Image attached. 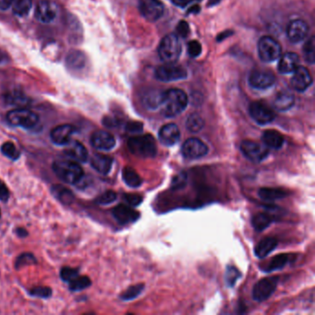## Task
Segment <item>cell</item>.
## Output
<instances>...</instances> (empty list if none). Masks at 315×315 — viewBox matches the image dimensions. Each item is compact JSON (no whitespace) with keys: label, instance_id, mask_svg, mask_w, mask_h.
<instances>
[{"label":"cell","instance_id":"1","mask_svg":"<svg viewBox=\"0 0 315 315\" xmlns=\"http://www.w3.org/2000/svg\"><path fill=\"white\" fill-rule=\"evenodd\" d=\"M189 103L188 96L182 90L170 89L162 93L160 106L166 118H174L182 113Z\"/></svg>","mask_w":315,"mask_h":315},{"label":"cell","instance_id":"2","mask_svg":"<svg viewBox=\"0 0 315 315\" xmlns=\"http://www.w3.org/2000/svg\"><path fill=\"white\" fill-rule=\"evenodd\" d=\"M52 167L57 177L66 183H78L84 174L81 166L73 160H57Z\"/></svg>","mask_w":315,"mask_h":315},{"label":"cell","instance_id":"3","mask_svg":"<svg viewBox=\"0 0 315 315\" xmlns=\"http://www.w3.org/2000/svg\"><path fill=\"white\" fill-rule=\"evenodd\" d=\"M128 147L133 155L141 158H153L158 153L157 141L151 134L134 136L128 140Z\"/></svg>","mask_w":315,"mask_h":315},{"label":"cell","instance_id":"4","mask_svg":"<svg viewBox=\"0 0 315 315\" xmlns=\"http://www.w3.org/2000/svg\"><path fill=\"white\" fill-rule=\"evenodd\" d=\"M181 54V43L177 35H166L158 46L159 58L165 63H176Z\"/></svg>","mask_w":315,"mask_h":315},{"label":"cell","instance_id":"5","mask_svg":"<svg viewBox=\"0 0 315 315\" xmlns=\"http://www.w3.org/2000/svg\"><path fill=\"white\" fill-rule=\"evenodd\" d=\"M7 119L11 125L23 129H32L38 123L39 118L35 112L26 108H16L9 111Z\"/></svg>","mask_w":315,"mask_h":315},{"label":"cell","instance_id":"6","mask_svg":"<svg viewBox=\"0 0 315 315\" xmlns=\"http://www.w3.org/2000/svg\"><path fill=\"white\" fill-rule=\"evenodd\" d=\"M279 43L270 36H263L258 43V54L263 62H273L281 57Z\"/></svg>","mask_w":315,"mask_h":315},{"label":"cell","instance_id":"7","mask_svg":"<svg viewBox=\"0 0 315 315\" xmlns=\"http://www.w3.org/2000/svg\"><path fill=\"white\" fill-rule=\"evenodd\" d=\"M155 75L158 80L169 82L186 79L188 73L187 70L181 66L175 65V63H166L165 65L158 67Z\"/></svg>","mask_w":315,"mask_h":315},{"label":"cell","instance_id":"8","mask_svg":"<svg viewBox=\"0 0 315 315\" xmlns=\"http://www.w3.org/2000/svg\"><path fill=\"white\" fill-rule=\"evenodd\" d=\"M278 280L279 279L277 276H272L258 281L254 285L253 289V298L254 300L262 302L270 298L277 288Z\"/></svg>","mask_w":315,"mask_h":315},{"label":"cell","instance_id":"9","mask_svg":"<svg viewBox=\"0 0 315 315\" xmlns=\"http://www.w3.org/2000/svg\"><path fill=\"white\" fill-rule=\"evenodd\" d=\"M240 150L246 158L253 162H262L269 156V149L254 140H245L240 143Z\"/></svg>","mask_w":315,"mask_h":315},{"label":"cell","instance_id":"10","mask_svg":"<svg viewBox=\"0 0 315 315\" xmlns=\"http://www.w3.org/2000/svg\"><path fill=\"white\" fill-rule=\"evenodd\" d=\"M139 10L148 21H157L164 14V5L159 0H140Z\"/></svg>","mask_w":315,"mask_h":315},{"label":"cell","instance_id":"11","mask_svg":"<svg viewBox=\"0 0 315 315\" xmlns=\"http://www.w3.org/2000/svg\"><path fill=\"white\" fill-rule=\"evenodd\" d=\"M248 80L252 87L265 90L275 84L276 76L270 70H254L250 73Z\"/></svg>","mask_w":315,"mask_h":315},{"label":"cell","instance_id":"12","mask_svg":"<svg viewBox=\"0 0 315 315\" xmlns=\"http://www.w3.org/2000/svg\"><path fill=\"white\" fill-rule=\"evenodd\" d=\"M249 113L254 121L259 125L269 124L276 118V114L273 109L262 102H254L250 105Z\"/></svg>","mask_w":315,"mask_h":315},{"label":"cell","instance_id":"13","mask_svg":"<svg viewBox=\"0 0 315 315\" xmlns=\"http://www.w3.org/2000/svg\"><path fill=\"white\" fill-rule=\"evenodd\" d=\"M208 146L198 138H191L186 140L181 148L184 158L188 159L203 158L208 154Z\"/></svg>","mask_w":315,"mask_h":315},{"label":"cell","instance_id":"14","mask_svg":"<svg viewBox=\"0 0 315 315\" xmlns=\"http://www.w3.org/2000/svg\"><path fill=\"white\" fill-rule=\"evenodd\" d=\"M59 9L55 3L48 0H42L35 9V17L42 23H51L58 16Z\"/></svg>","mask_w":315,"mask_h":315},{"label":"cell","instance_id":"15","mask_svg":"<svg viewBox=\"0 0 315 315\" xmlns=\"http://www.w3.org/2000/svg\"><path fill=\"white\" fill-rule=\"evenodd\" d=\"M64 149V154L68 158L79 163L87 162L89 155L86 147L79 140H70Z\"/></svg>","mask_w":315,"mask_h":315},{"label":"cell","instance_id":"16","mask_svg":"<svg viewBox=\"0 0 315 315\" xmlns=\"http://www.w3.org/2000/svg\"><path fill=\"white\" fill-rule=\"evenodd\" d=\"M291 85L298 92H304L313 84V77L304 67H299L293 71Z\"/></svg>","mask_w":315,"mask_h":315},{"label":"cell","instance_id":"17","mask_svg":"<svg viewBox=\"0 0 315 315\" xmlns=\"http://www.w3.org/2000/svg\"><path fill=\"white\" fill-rule=\"evenodd\" d=\"M75 132L76 129L74 126L63 124L53 129L50 133V138L55 144L65 146L71 140V137Z\"/></svg>","mask_w":315,"mask_h":315},{"label":"cell","instance_id":"18","mask_svg":"<svg viewBox=\"0 0 315 315\" xmlns=\"http://www.w3.org/2000/svg\"><path fill=\"white\" fill-rule=\"evenodd\" d=\"M92 145L100 151H110L116 145L114 136L105 131H97L92 134L91 137Z\"/></svg>","mask_w":315,"mask_h":315},{"label":"cell","instance_id":"19","mask_svg":"<svg viewBox=\"0 0 315 315\" xmlns=\"http://www.w3.org/2000/svg\"><path fill=\"white\" fill-rule=\"evenodd\" d=\"M112 215L120 225H127L135 222L140 217V214L127 204H119L116 206L112 210Z\"/></svg>","mask_w":315,"mask_h":315},{"label":"cell","instance_id":"20","mask_svg":"<svg viewBox=\"0 0 315 315\" xmlns=\"http://www.w3.org/2000/svg\"><path fill=\"white\" fill-rule=\"evenodd\" d=\"M159 140L166 146H172L180 139V132L178 127L174 123H169L163 126L158 132Z\"/></svg>","mask_w":315,"mask_h":315},{"label":"cell","instance_id":"21","mask_svg":"<svg viewBox=\"0 0 315 315\" xmlns=\"http://www.w3.org/2000/svg\"><path fill=\"white\" fill-rule=\"evenodd\" d=\"M309 26L302 20H294L288 27V37L292 43H299L306 38Z\"/></svg>","mask_w":315,"mask_h":315},{"label":"cell","instance_id":"22","mask_svg":"<svg viewBox=\"0 0 315 315\" xmlns=\"http://www.w3.org/2000/svg\"><path fill=\"white\" fill-rule=\"evenodd\" d=\"M90 163L92 167L97 170L98 173L107 175L112 169L113 158L102 154H95L90 159Z\"/></svg>","mask_w":315,"mask_h":315},{"label":"cell","instance_id":"23","mask_svg":"<svg viewBox=\"0 0 315 315\" xmlns=\"http://www.w3.org/2000/svg\"><path fill=\"white\" fill-rule=\"evenodd\" d=\"M299 57L296 53L289 52L284 54L279 59L277 69L282 74L292 73L298 67Z\"/></svg>","mask_w":315,"mask_h":315},{"label":"cell","instance_id":"24","mask_svg":"<svg viewBox=\"0 0 315 315\" xmlns=\"http://www.w3.org/2000/svg\"><path fill=\"white\" fill-rule=\"evenodd\" d=\"M262 141L268 149L278 150L283 146L285 139L280 132L275 130H267L262 134Z\"/></svg>","mask_w":315,"mask_h":315},{"label":"cell","instance_id":"25","mask_svg":"<svg viewBox=\"0 0 315 315\" xmlns=\"http://www.w3.org/2000/svg\"><path fill=\"white\" fill-rule=\"evenodd\" d=\"M278 244V241L276 237L273 236H267L263 238L255 247V255L260 258L263 259L266 256H268L276 248Z\"/></svg>","mask_w":315,"mask_h":315},{"label":"cell","instance_id":"26","mask_svg":"<svg viewBox=\"0 0 315 315\" xmlns=\"http://www.w3.org/2000/svg\"><path fill=\"white\" fill-rule=\"evenodd\" d=\"M295 102L294 96L289 91H282L280 92L274 101V106L276 110L280 112H285L289 110Z\"/></svg>","mask_w":315,"mask_h":315},{"label":"cell","instance_id":"27","mask_svg":"<svg viewBox=\"0 0 315 315\" xmlns=\"http://www.w3.org/2000/svg\"><path fill=\"white\" fill-rule=\"evenodd\" d=\"M66 64L70 70H75V71L81 70L86 66V57L80 51H77V50L70 51V54L67 56Z\"/></svg>","mask_w":315,"mask_h":315},{"label":"cell","instance_id":"28","mask_svg":"<svg viewBox=\"0 0 315 315\" xmlns=\"http://www.w3.org/2000/svg\"><path fill=\"white\" fill-rule=\"evenodd\" d=\"M51 193L58 201L66 205H70L75 200V196L73 193L61 185L52 186Z\"/></svg>","mask_w":315,"mask_h":315},{"label":"cell","instance_id":"29","mask_svg":"<svg viewBox=\"0 0 315 315\" xmlns=\"http://www.w3.org/2000/svg\"><path fill=\"white\" fill-rule=\"evenodd\" d=\"M258 195L263 201H274L287 197L288 193L277 188H262L258 192Z\"/></svg>","mask_w":315,"mask_h":315},{"label":"cell","instance_id":"30","mask_svg":"<svg viewBox=\"0 0 315 315\" xmlns=\"http://www.w3.org/2000/svg\"><path fill=\"white\" fill-rule=\"evenodd\" d=\"M122 178L124 182L131 188H139L142 184L140 175L131 166H126L122 170Z\"/></svg>","mask_w":315,"mask_h":315},{"label":"cell","instance_id":"31","mask_svg":"<svg viewBox=\"0 0 315 315\" xmlns=\"http://www.w3.org/2000/svg\"><path fill=\"white\" fill-rule=\"evenodd\" d=\"M274 221V217L271 215L266 213H259L256 214L253 217L252 223L254 229L258 232H261L268 228Z\"/></svg>","mask_w":315,"mask_h":315},{"label":"cell","instance_id":"32","mask_svg":"<svg viewBox=\"0 0 315 315\" xmlns=\"http://www.w3.org/2000/svg\"><path fill=\"white\" fill-rule=\"evenodd\" d=\"M291 256L289 254H279L275 256L268 264L264 267L265 272H274L284 268L290 262Z\"/></svg>","mask_w":315,"mask_h":315},{"label":"cell","instance_id":"33","mask_svg":"<svg viewBox=\"0 0 315 315\" xmlns=\"http://www.w3.org/2000/svg\"><path fill=\"white\" fill-rule=\"evenodd\" d=\"M33 2L32 0H13L11 5L12 11L19 17H25L32 9Z\"/></svg>","mask_w":315,"mask_h":315},{"label":"cell","instance_id":"34","mask_svg":"<svg viewBox=\"0 0 315 315\" xmlns=\"http://www.w3.org/2000/svg\"><path fill=\"white\" fill-rule=\"evenodd\" d=\"M203 126H204V121L200 115L194 113L187 118L186 128L189 132H193V133L201 132Z\"/></svg>","mask_w":315,"mask_h":315},{"label":"cell","instance_id":"35","mask_svg":"<svg viewBox=\"0 0 315 315\" xmlns=\"http://www.w3.org/2000/svg\"><path fill=\"white\" fill-rule=\"evenodd\" d=\"M92 285V281L88 276H77L69 282V288L71 291H80L87 289Z\"/></svg>","mask_w":315,"mask_h":315},{"label":"cell","instance_id":"36","mask_svg":"<svg viewBox=\"0 0 315 315\" xmlns=\"http://www.w3.org/2000/svg\"><path fill=\"white\" fill-rule=\"evenodd\" d=\"M1 152L6 158H9L13 161H16L20 157V151L17 149L15 144L11 141H7L3 143V145L1 146Z\"/></svg>","mask_w":315,"mask_h":315},{"label":"cell","instance_id":"37","mask_svg":"<svg viewBox=\"0 0 315 315\" xmlns=\"http://www.w3.org/2000/svg\"><path fill=\"white\" fill-rule=\"evenodd\" d=\"M315 36H312L305 43L303 47V55H304L305 60L311 64H314L315 61Z\"/></svg>","mask_w":315,"mask_h":315},{"label":"cell","instance_id":"38","mask_svg":"<svg viewBox=\"0 0 315 315\" xmlns=\"http://www.w3.org/2000/svg\"><path fill=\"white\" fill-rule=\"evenodd\" d=\"M144 289V285L143 284H139V285H135V286H132L129 289H127L126 291H124L120 298L122 300H132L133 298H137L140 293L142 292V290Z\"/></svg>","mask_w":315,"mask_h":315},{"label":"cell","instance_id":"39","mask_svg":"<svg viewBox=\"0 0 315 315\" xmlns=\"http://www.w3.org/2000/svg\"><path fill=\"white\" fill-rule=\"evenodd\" d=\"M241 276V273L236 269L233 265H228L226 272V282L228 287H234L236 281Z\"/></svg>","mask_w":315,"mask_h":315},{"label":"cell","instance_id":"40","mask_svg":"<svg viewBox=\"0 0 315 315\" xmlns=\"http://www.w3.org/2000/svg\"><path fill=\"white\" fill-rule=\"evenodd\" d=\"M37 263L35 256L32 254H20L15 262V268L16 269H21L22 267H25L27 265H31V264H35Z\"/></svg>","mask_w":315,"mask_h":315},{"label":"cell","instance_id":"41","mask_svg":"<svg viewBox=\"0 0 315 315\" xmlns=\"http://www.w3.org/2000/svg\"><path fill=\"white\" fill-rule=\"evenodd\" d=\"M8 104L11 105H22L27 103V98L20 92L9 93L6 97Z\"/></svg>","mask_w":315,"mask_h":315},{"label":"cell","instance_id":"42","mask_svg":"<svg viewBox=\"0 0 315 315\" xmlns=\"http://www.w3.org/2000/svg\"><path fill=\"white\" fill-rule=\"evenodd\" d=\"M187 181H188L187 173L180 172V173H178L177 175H176L173 177L172 182H171V188L173 190H180V189H182L186 186Z\"/></svg>","mask_w":315,"mask_h":315},{"label":"cell","instance_id":"43","mask_svg":"<svg viewBox=\"0 0 315 315\" xmlns=\"http://www.w3.org/2000/svg\"><path fill=\"white\" fill-rule=\"evenodd\" d=\"M117 200V193L113 191H107L101 194L97 199V203L99 205H107Z\"/></svg>","mask_w":315,"mask_h":315},{"label":"cell","instance_id":"44","mask_svg":"<svg viewBox=\"0 0 315 315\" xmlns=\"http://www.w3.org/2000/svg\"><path fill=\"white\" fill-rule=\"evenodd\" d=\"M30 294L38 298H47L51 297L52 289L49 287H36L30 290Z\"/></svg>","mask_w":315,"mask_h":315},{"label":"cell","instance_id":"45","mask_svg":"<svg viewBox=\"0 0 315 315\" xmlns=\"http://www.w3.org/2000/svg\"><path fill=\"white\" fill-rule=\"evenodd\" d=\"M77 276H79V271L76 268H71V267L66 266V267H63L60 271L62 280L65 281V282H70Z\"/></svg>","mask_w":315,"mask_h":315},{"label":"cell","instance_id":"46","mask_svg":"<svg viewBox=\"0 0 315 315\" xmlns=\"http://www.w3.org/2000/svg\"><path fill=\"white\" fill-rule=\"evenodd\" d=\"M123 199L130 206H138L143 201L141 195L136 193H125L123 195Z\"/></svg>","mask_w":315,"mask_h":315},{"label":"cell","instance_id":"47","mask_svg":"<svg viewBox=\"0 0 315 315\" xmlns=\"http://www.w3.org/2000/svg\"><path fill=\"white\" fill-rule=\"evenodd\" d=\"M201 44L198 41L193 40L188 44V54L192 58H198L201 55Z\"/></svg>","mask_w":315,"mask_h":315},{"label":"cell","instance_id":"48","mask_svg":"<svg viewBox=\"0 0 315 315\" xmlns=\"http://www.w3.org/2000/svg\"><path fill=\"white\" fill-rule=\"evenodd\" d=\"M177 32L179 36H181L182 38H186L190 34L189 24L185 20L179 21V23L177 26Z\"/></svg>","mask_w":315,"mask_h":315},{"label":"cell","instance_id":"49","mask_svg":"<svg viewBox=\"0 0 315 315\" xmlns=\"http://www.w3.org/2000/svg\"><path fill=\"white\" fill-rule=\"evenodd\" d=\"M143 129V125L141 122H137V121H132L129 122L126 125V130L129 132L132 133H137L140 132Z\"/></svg>","mask_w":315,"mask_h":315},{"label":"cell","instance_id":"50","mask_svg":"<svg viewBox=\"0 0 315 315\" xmlns=\"http://www.w3.org/2000/svg\"><path fill=\"white\" fill-rule=\"evenodd\" d=\"M9 198V192L8 187L2 181H0V201L6 202L8 201Z\"/></svg>","mask_w":315,"mask_h":315},{"label":"cell","instance_id":"51","mask_svg":"<svg viewBox=\"0 0 315 315\" xmlns=\"http://www.w3.org/2000/svg\"><path fill=\"white\" fill-rule=\"evenodd\" d=\"M13 0H0V11H6L11 7Z\"/></svg>","mask_w":315,"mask_h":315},{"label":"cell","instance_id":"52","mask_svg":"<svg viewBox=\"0 0 315 315\" xmlns=\"http://www.w3.org/2000/svg\"><path fill=\"white\" fill-rule=\"evenodd\" d=\"M193 1V0H171V2L174 5H176L177 7H179V8H185L186 6H188Z\"/></svg>","mask_w":315,"mask_h":315},{"label":"cell","instance_id":"53","mask_svg":"<svg viewBox=\"0 0 315 315\" xmlns=\"http://www.w3.org/2000/svg\"><path fill=\"white\" fill-rule=\"evenodd\" d=\"M16 234H17L19 236L23 237V236H26L27 235H28V232H27L26 230H25L24 228H18L17 229H16Z\"/></svg>","mask_w":315,"mask_h":315},{"label":"cell","instance_id":"54","mask_svg":"<svg viewBox=\"0 0 315 315\" xmlns=\"http://www.w3.org/2000/svg\"><path fill=\"white\" fill-rule=\"evenodd\" d=\"M231 35H232V32H230V31H226V32H224L223 34H221V35H218L217 40H218V41H221V40H223V39L227 38L228 36Z\"/></svg>","mask_w":315,"mask_h":315},{"label":"cell","instance_id":"55","mask_svg":"<svg viewBox=\"0 0 315 315\" xmlns=\"http://www.w3.org/2000/svg\"><path fill=\"white\" fill-rule=\"evenodd\" d=\"M220 1H221V0H209V1H208V5H207V6H208V7H211V6H212V7H213V6H216V5H217V4H218Z\"/></svg>","mask_w":315,"mask_h":315},{"label":"cell","instance_id":"56","mask_svg":"<svg viewBox=\"0 0 315 315\" xmlns=\"http://www.w3.org/2000/svg\"><path fill=\"white\" fill-rule=\"evenodd\" d=\"M200 9V8H199V7H197V6H194V7H193V8H192V9H190V10H189V12H190V13H192V12H193V11H194V12H195V13H197V12H198V11H199V10H200V9Z\"/></svg>","mask_w":315,"mask_h":315}]
</instances>
